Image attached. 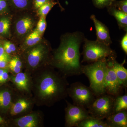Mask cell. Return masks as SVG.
Wrapping results in <instances>:
<instances>
[{"mask_svg":"<svg viewBox=\"0 0 127 127\" xmlns=\"http://www.w3.org/2000/svg\"><path fill=\"white\" fill-rule=\"evenodd\" d=\"M31 75L32 94L36 106H52L68 96L66 77L52 66H45Z\"/></svg>","mask_w":127,"mask_h":127,"instance_id":"obj_1","label":"cell"},{"mask_svg":"<svg viewBox=\"0 0 127 127\" xmlns=\"http://www.w3.org/2000/svg\"><path fill=\"white\" fill-rule=\"evenodd\" d=\"M84 38L79 32L62 35L59 47L53 50L50 65L66 77L83 74L79 48Z\"/></svg>","mask_w":127,"mask_h":127,"instance_id":"obj_2","label":"cell"},{"mask_svg":"<svg viewBox=\"0 0 127 127\" xmlns=\"http://www.w3.org/2000/svg\"><path fill=\"white\" fill-rule=\"evenodd\" d=\"M52 51L49 42L43 38L40 42L19 55L23 62V69L31 75L41 67L50 65Z\"/></svg>","mask_w":127,"mask_h":127,"instance_id":"obj_3","label":"cell"},{"mask_svg":"<svg viewBox=\"0 0 127 127\" xmlns=\"http://www.w3.org/2000/svg\"><path fill=\"white\" fill-rule=\"evenodd\" d=\"M39 18L36 12L32 9L12 13L9 40L18 47L36 27Z\"/></svg>","mask_w":127,"mask_h":127,"instance_id":"obj_4","label":"cell"},{"mask_svg":"<svg viewBox=\"0 0 127 127\" xmlns=\"http://www.w3.org/2000/svg\"><path fill=\"white\" fill-rule=\"evenodd\" d=\"M107 59L82 65V73L88 78L90 82L89 87L96 97L105 93L104 81L107 68Z\"/></svg>","mask_w":127,"mask_h":127,"instance_id":"obj_5","label":"cell"},{"mask_svg":"<svg viewBox=\"0 0 127 127\" xmlns=\"http://www.w3.org/2000/svg\"><path fill=\"white\" fill-rule=\"evenodd\" d=\"M83 42L82 62L89 64L104 59H116L117 57L115 51L111 49L109 45L85 38Z\"/></svg>","mask_w":127,"mask_h":127,"instance_id":"obj_6","label":"cell"},{"mask_svg":"<svg viewBox=\"0 0 127 127\" xmlns=\"http://www.w3.org/2000/svg\"><path fill=\"white\" fill-rule=\"evenodd\" d=\"M114 97L106 93L96 97L87 109L89 115L101 120L106 119L114 113Z\"/></svg>","mask_w":127,"mask_h":127,"instance_id":"obj_7","label":"cell"},{"mask_svg":"<svg viewBox=\"0 0 127 127\" xmlns=\"http://www.w3.org/2000/svg\"><path fill=\"white\" fill-rule=\"evenodd\" d=\"M67 94L72 99L73 104L87 109L96 98L89 87L79 82L71 84L67 89Z\"/></svg>","mask_w":127,"mask_h":127,"instance_id":"obj_8","label":"cell"},{"mask_svg":"<svg viewBox=\"0 0 127 127\" xmlns=\"http://www.w3.org/2000/svg\"><path fill=\"white\" fill-rule=\"evenodd\" d=\"M34 104L32 96L17 92L7 114L11 117V118L23 116L32 111Z\"/></svg>","mask_w":127,"mask_h":127,"instance_id":"obj_9","label":"cell"},{"mask_svg":"<svg viewBox=\"0 0 127 127\" xmlns=\"http://www.w3.org/2000/svg\"><path fill=\"white\" fill-rule=\"evenodd\" d=\"M44 117L40 111H32L26 114L11 119L7 126L11 127H43Z\"/></svg>","mask_w":127,"mask_h":127,"instance_id":"obj_10","label":"cell"},{"mask_svg":"<svg viewBox=\"0 0 127 127\" xmlns=\"http://www.w3.org/2000/svg\"><path fill=\"white\" fill-rule=\"evenodd\" d=\"M65 127H77L79 123L91 117L87 109L82 107L72 104L66 100Z\"/></svg>","mask_w":127,"mask_h":127,"instance_id":"obj_11","label":"cell"},{"mask_svg":"<svg viewBox=\"0 0 127 127\" xmlns=\"http://www.w3.org/2000/svg\"><path fill=\"white\" fill-rule=\"evenodd\" d=\"M111 59H108L107 61V68L104 81V91L105 93L115 97L120 95L124 88L114 70Z\"/></svg>","mask_w":127,"mask_h":127,"instance_id":"obj_12","label":"cell"},{"mask_svg":"<svg viewBox=\"0 0 127 127\" xmlns=\"http://www.w3.org/2000/svg\"><path fill=\"white\" fill-rule=\"evenodd\" d=\"M9 81L19 93L32 96V81L31 75L29 73L22 71L15 75L12 74L9 76Z\"/></svg>","mask_w":127,"mask_h":127,"instance_id":"obj_13","label":"cell"},{"mask_svg":"<svg viewBox=\"0 0 127 127\" xmlns=\"http://www.w3.org/2000/svg\"><path fill=\"white\" fill-rule=\"evenodd\" d=\"M5 84L0 85V113L4 115L8 114L17 93L12 85Z\"/></svg>","mask_w":127,"mask_h":127,"instance_id":"obj_14","label":"cell"},{"mask_svg":"<svg viewBox=\"0 0 127 127\" xmlns=\"http://www.w3.org/2000/svg\"><path fill=\"white\" fill-rule=\"evenodd\" d=\"M90 18L93 21L96 30V40L108 45L112 43L109 29L104 24L98 20L94 15H91Z\"/></svg>","mask_w":127,"mask_h":127,"instance_id":"obj_15","label":"cell"},{"mask_svg":"<svg viewBox=\"0 0 127 127\" xmlns=\"http://www.w3.org/2000/svg\"><path fill=\"white\" fill-rule=\"evenodd\" d=\"M43 38L35 28L18 46L19 56L25 50L40 42Z\"/></svg>","mask_w":127,"mask_h":127,"instance_id":"obj_16","label":"cell"},{"mask_svg":"<svg viewBox=\"0 0 127 127\" xmlns=\"http://www.w3.org/2000/svg\"><path fill=\"white\" fill-rule=\"evenodd\" d=\"M105 122L109 127H127V110L112 114L106 119Z\"/></svg>","mask_w":127,"mask_h":127,"instance_id":"obj_17","label":"cell"},{"mask_svg":"<svg viewBox=\"0 0 127 127\" xmlns=\"http://www.w3.org/2000/svg\"><path fill=\"white\" fill-rule=\"evenodd\" d=\"M109 15L114 17L120 30L127 32V14L123 12L112 5L106 7Z\"/></svg>","mask_w":127,"mask_h":127,"instance_id":"obj_18","label":"cell"},{"mask_svg":"<svg viewBox=\"0 0 127 127\" xmlns=\"http://www.w3.org/2000/svg\"><path fill=\"white\" fill-rule=\"evenodd\" d=\"M111 61L117 77L124 88L126 89L127 86V70L124 66V63H119L116 59H111Z\"/></svg>","mask_w":127,"mask_h":127,"instance_id":"obj_19","label":"cell"},{"mask_svg":"<svg viewBox=\"0 0 127 127\" xmlns=\"http://www.w3.org/2000/svg\"><path fill=\"white\" fill-rule=\"evenodd\" d=\"M12 14L0 15V36L2 39L10 37Z\"/></svg>","mask_w":127,"mask_h":127,"instance_id":"obj_20","label":"cell"},{"mask_svg":"<svg viewBox=\"0 0 127 127\" xmlns=\"http://www.w3.org/2000/svg\"><path fill=\"white\" fill-rule=\"evenodd\" d=\"M7 0L12 13L17 11L32 9V0Z\"/></svg>","mask_w":127,"mask_h":127,"instance_id":"obj_21","label":"cell"},{"mask_svg":"<svg viewBox=\"0 0 127 127\" xmlns=\"http://www.w3.org/2000/svg\"><path fill=\"white\" fill-rule=\"evenodd\" d=\"M77 127H109L103 120L92 117L88 118L79 123Z\"/></svg>","mask_w":127,"mask_h":127,"instance_id":"obj_22","label":"cell"},{"mask_svg":"<svg viewBox=\"0 0 127 127\" xmlns=\"http://www.w3.org/2000/svg\"><path fill=\"white\" fill-rule=\"evenodd\" d=\"M127 110V95H119L114 98V113Z\"/></svg>","mask_w":127,"mask_h":127,"instance_id":"obj_23","label":"cell"},{"mask_svg":"<svg viewBox=\"0 0 127 127\" xmlns=\"http://www.w3.org/2000/svg\"><path fill=\"white\" fill-rule=\"evenodd\" d=\"M5 52L11 56L18 55V47L11 41L7 39H3L1 41Z\"/></svg>","mask_w":127,"mask_h":127,"instance_id":"obj_24","label":"cell"},{"mask_svg":"<svg viewBox=\"0 0 127 127\" xmlns=\"http://www.w3.org/2000/svg\"><path fill=\"white\" fill-rule=\"evenodd\" d=\"M57 4L58 5V2L53 0L45 3L37 10V15L39 17L41 16L46 17L47 14L50 12V10L55 5Z\"/></svg>","mask_w":127,"mask_h":127,"instance_id":"obj_25","label":"cell"},{"mask_svg":"<svg viewBox=\"0 0 127 127\" xmlns=\"http://www.w3.org/2000/svg\"><path fill=\"white\" fill-rule=\"evenodd\" d=\"M47 27L46 17L41 16L39 17V21L37 24L36 29L39 33L42 36L45 33Z\"/></svg>","mask_w":127,"mask_h":127,"instance_id":"obj_26","label":"cell"},{"mask_svg":"<svg viewBox=\"0 0 127 127\" xmlns=\"http://www.w3.org/2000/svg\"><path fill=\"white\" fill-rule=\"evenodd\" d=\"M110 5H112L123 12L127 14V0H113Z\"/></svg>","mask_w":127,"mask_h":127,"instance_id":"obj_27","label":"cell"},{"mask_svg":"<svg viewBox=\"0 0 127 127\" xmlns=\"http://www.w3.org/2000/svg\"><path fill=\"white\" fill-rule=\"evenodd\" d=\"M12 14L7 0H0V15Z\"/></svg>","mask_w":127,"mask_h":127,"instance_id":"obj_28","label":"cell"},{"mask_svg":"<svg viewBox=\"0 0 127 127\" xmlns=\"http://www.w3.org/2000/svg\"><path fill=\"white\" fill-rule=\"evenodd\" d=\"M113 0H92L93 3L96 8L102 9L109 6Z\"/></svg>","mask_w":127,"mask_h":127,"instance_id":"obj_29","label":"cell"},{"mask_svg":"<svg viewBox=\"0 0 127 127\" xmlns=\"http://www.w3.org/2000/svg\"><path fill=\"white\" fill-rule=\"evenodd\" d=\"M11 57V56L10 55H9L5 52L1 41L0 42V60L9 62Z\"/></svg>","mask_w":127,"mask_h":127,"instance_id":"obj_30","label":"cell"},{"mask_svg":"<svg viewBox=\"0 0 127 127\" xmlns=\"http://www.w3.org/2000/svg\"><path fill=\"white\" fill-rule=\"evenodd\" d=\"M52 0H32V10L36 12L42 5Z\"/></svg>","mask_w":127,"mask_h":127,"instance_id":"obj_31","label":"cell"},{"mask_svg":"<svg viewBox=\"0 0 127 127\" xmlns=\"http://www.w3.org/2000/svg\"><path fill=\"white\" fill-rule=\"evenodd\" d=\"M9 70L8 67L6 68L0 77V85L5 84L7 82L9 81L10 76L9 74Z\"/></svg>","mask_w":127,"mask_h":127,"instance_id":"obj_32","label":"cell"},{"mask_svg":"<svg viewBox=\"0 0 127 127\" xmlns=\"http://www.w3.org/2000/svg\"><path fill=\"white\" fill-rule=\"evenodd\" d=\"M121 46L122 49L125 53V54H127V33L126 32L121 41Z\"/></svg>","mask_w":127,"mask_h":127,"instance_id":"obj_33","label":"cell"},{"mask_svg":"<svg viewBox=\"0 0 127 127\" xmlns=\"http://www.w3.org/2000/svg\"><path fill=\"white\" fill-rule=\"evenodd\" d=\"M8 64L7 62L0 60V68H8Z\"/></svg>","mask_w":127,"mask_h":127,"instance_id":"obj_34","label":"cell"},{"mask_svg":"<svg viewBox=\"0 0 127 127\" xmlns=\"http://www.w3.org/2000/svg\"><path fill=\"white\" fill-rule=\"evenodd\" d=\"M0 125L1 126H7V122L0 115Z\"/></svg>","mask_w":127,"mask_h":127,"instance_id":"obj_35","label":"cell"},{"mask_svg":"<svg viewBox=\"0 0 127 127\" xmlns=\"http://www.w3.org/2000/svg\"><path fill=\"white\" fill-rule=\"evenodd\" d=\"M53 1H56L57 2H58V5H59V7H60V9H61V11H63L64 10V9L62 7V6L60 4V2H59V0H52Z\"/></svg>","mask_w":127,"mask_h":127,"instance_id":"obj_36","label":"cell"},{"mask_svg":"<svg viewBox=\"0 0 127 127\" xmlns=\"http://www.w3.org/2000/svg\"><path fill=\"white\" fill-rule=\"evenodd\" d=\"M2 39V38H1V37L0 36V42L1 41V40H2V39Z\"/></svg>","mask_w":127,"mask_h":127,"instance_id":"obj_37","label":"cell"}]
</instances>
